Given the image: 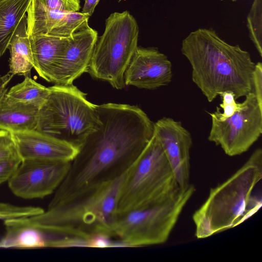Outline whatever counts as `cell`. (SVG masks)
<instances>
[{
  "label": "cell",
  "mask_w": 262,
  "mask_h": 262,
  "mask_svg": "<svg viewBox=\"0 0 262 262\" xmlns=\"http://www.w3.org/2000/svg\"><path fill=\"white\" fill-rule=\"evenodd\" d=\"M39 110L36 130L78 148L98 126L96 104L76 86L55 84Z\"/></svg>",
  "instance_id": "6"
},
{
  "label": "cell",
  "mask_w": 262,
  "mask_h": 262,
  "mask_svg": "<svg viewBox=\"0 0 262 262\" xmlns=\"http://www.w3.org/2000/svg\"><path fill=\"white\" fill-rule=\"evenodd\" d=\"M45 210L38 207L19 206L0 202V219L7 220L30 217L42 213Z\"/></svg>",
  "instance_id": "23"
},
{
  "label": "cell",
  "mask_w": 262,
  "mask_h": 262,
  "mask_svg": "<svg viewBox=\"0 0 262 262\" xmlns=\"http://www.w3.org/2000/svg\"><path fill=\"white\" fill-rule=\"evenodd\" d=\"M249 37L262 57V0H253L247 17Z\"/></svg>",
  "instance_id": "21"
},
{
  "label": "cell",
  "mask_w": 262,
  "mask_h": 262,
  "mask_svg": "<svg viewBox=\"0 0 262 262\" xmlns=\"http://www.w3.org/2000/svg\"><path fill=\"white\" fill-rule=\"evenodd\" d=\"M8 49L10 53L9 73L13 76L18 74L30 76L34 60L27 31L26 14L15 31Z\"/></svg>",
  "instance_id": "18"
},
{
  "label": "cell",
  "mask_w": 262,
  "mask_h": 262,
  "mask_svg": "<svg viewBox=\"0 0 262 262\" xmlns=\"http://www.w3.org/2000/svg\"><path fill=\"white\" fill-rule=\"evenodd\" d=\"M78 1H80V0H78Z\"/></svg>",
  "instance_id": "31"
},
{
  "label": "cell",
  "mask_w": 262,
  "mask_h": 262,
  "mask_svg": "<svg viewBox=\"0 0 262 262\" xmlns=\"http://www.w3.org/2000/svg\"><path fill=\"white\" fill-rule=\"evenodd\" d=\"M172 63L156 48L138 47L124 75L125 85L155 90L172 81Z\"/></svg>",
  "instance_id": "12"
},
{
  "label": "cell",
  "mask_w": 262,
  "mask_h": 262,
  "mask_svg": "<svg viewBox=\"0 0 262 262\" xmlns=\"http://www.w3.org/2000/svg\"><path fill=\"white\" fill-rule=\"evenodd\" d=\"M22 161L19 156L0 161V184L8 181Z\"/></svg>",
  "instance_id": "26"
},
{
  "label": "cell",
  "mask_w": 262,
  "mask_h": 262,
  "mask_svg": "<svg viewBox=\"0 0 262 262\" xmlns=\"http://www.w3.org/2000/svg\"><path fill=\"white\" fill-rule=\"evenodd\" d=\"M181 52L191 67V79L208 102L225 91L235 99L253 91L255 63L238 45L223 40L212 28H199L182 41Z\"/></svg>",
  "instance_id": "2"
},
{
  "label": "cell",
  "mask_w": 262,
  "mask_h": 262,
  "mask_svg": "<svg viewBox=\"0 0 262 262\" xmlns=\"http://www.w3.org/2000/svg\"><path fill=\"white\" fill-rule=\"evenodd\" d=\"M181 189L162 146L154 135L125 173L118 215L162 203L175 196Z\"/></svg>",
  "instance_id": "5"
},
{
  "label": "cell",
  "mask_w": 262,
  "mask_h": 262,
  "mask_svg": "<svg viewBox=\"0 0 262 262\" xmlns=\"http://www.w3.org/2000/svg\"><path fill=\"white\" fill-rule=\"evenodd\" d=\"M262 179V149H256L226 181L210 189L192 215L195 236L207 238L239 225L261 206V196L253 194Z\"/></svg>",
  "instance_id": "3"
},
{
  "label": "cell",
  "mask_w": 262,
  "mask_h": 262,
  "mask_svg": "<svg viewBox=\"0 0 262 262\" xmlns=\"http://www.w3.org/2000/svg\"><path fill=\"white\" fill-rule=\"evenodd\" d=\"M78 0H31L27 13L29 37L48 35L68 12H77Z\"/></svg>",
  "instance_id": "15"
},
{
  "label": "cell",
  "mask_w": 262,
  "mask_h": 262,
  "mask_svg": "<svg viewBox=\"0 0 262 262\" xmlns=\"http://www.w3.org/2000/svg\"><path fill=\"white\" fill-rule=\"evenodd\" d=\"M38 111L31 104L9 102L4 96L0 102V129L11 133L36 129Z\"/></svg>",
  "instance_id": "17"
},
{
  "label": "cell",
  "mask_w": 262,
  "mask_h": 262,
  "mask_svg": "<svg viewBox=\"0 0 262 262\" xmlns=\"http://www.w3.org/2000/svg\"><path fill=\"white\" fill-rule=\"evenodd\" d=\"M31 0H0V57L26 15Z\"/></svg>",
  "instance_id": "19"
},
{
  "label": "cell",
  "mask_w": 262,
  "mask_h": 262,
  "mask_svg": "<svg viewBox=\"0 0 262 262\" xmlns=\"http://www.w3.org/2000/svg\"><path fill=\"white\" fill-rule=\"evenodd\" d=\"M231 1H232L234 2V1H236V0H231Z\"/></svg>",
  "instance_id": "30"
},
{
  "label": "cell",
  "mask_w": 262,
  "mask_h": 262,
  "mask_svg": "<svg viewBox=\"0 0 262 262\" xmlns=\"http://www.w3.org/2000/svg\"><path fill=\"white\" fill-rule=\"evenodd\" d=\"M253 91L258 104L262 108V63L258 62L255 64L252 76Z\"/></svg>",
  "instance_id": "27"
},
{
  "label": "cell",
  "mask_w": 262,
  "mask_h": 262,
  "mask_svg": "<svg viewBox=\"0 0 262 262\" xmlns=\"http://www.w3.org/2000/svg\"><path fill=\"white\" fill-rule=\"evenodd\" d=\"M154 136L160 142L181 188L189 184L192 138L181 122L163 117L154 123Z\"/></svg>",
  "instance_id": "11"
},
{
  "label": "cell",
  "mask_w": 262,
  "mask_h": 262,
  "mask_svg": "<svg viewBox=\"0 0 262 262\" xmlns=\"http://www.w3.org/2000/svg\"><path fill=\"white\" fill-rule=\"evenodd\" d=\"M90 16L79 12H68L58 26L53 29L49 35L61 38L72 36L75 32L88 24Z\"/></svg>",
  "instance_id": "22"
},
{
  "label": "cell",
  "mask_w": 262,
  "mask_h": 262,
  "mask_svg": "<svg viewBox=\"0 0 262 262\" xmlns=\"http://www.w3.org/2000/svg\"><path fill=\"white\" fill-rule=\"evenodd\" d=\"M98 33L87 24L69 38L65 50L56 66L52 82L68 85L88 72Z\"/></svg>",
  "instance_id": "13"
},
{
  "label": "cell",
  "mask_w": 262,
  "mask_h": 262,
  "mask_svg": "<svg viewBox=\"0 0 262 262\" xmlns=\"http://www.w3.org/2000/svg\"><path fill=\"white\" fill-rule=\"evenodd\" d=\"M97 39L88 71L93 78L121 90L125 86V71L138 48L139 27L127 11L112 13Z\"/></svg>",
  "instance_id": "7"
},
{
  "label": "cell",
  "mask_w": 262,
  "mask_h": 262,
  "mask_svg": "<svg viewBox=\"0 0 262 262\" xmlns=\"http://www.w3.org/2000/svg\"><path fill=\"white\" fill-rule=\"evenodd\" d=\"M13 76L9 72L4 75H0V102L8 91L7 85Z\"/></svg>",
  "instance_id": "28"
},
{
  "label": "cell",
  "mask_w": 262,
  "mask_h": 262,
  "mask_svg": "<svg viewBox=\"0 0 262 262\" xmlns=\"http://www.w3.org/2000/svg\"><path fill=\"white\" fill-rule=\"evenodd\" d=\"M50 93V87H46L27 76L23 81L7 91L5 97L9 102L31 104L39 110L47 100Z\"/></svg>",
  "instance_id": "20"
},
{
  "label": "cell",
  "mask_w": 262,
  "mask_h": 262,
  "mask_svg": "<svg viewBox=\"0 0 262 262\" xmlns=\"http://www.w3.org/2000/svg\"><path fill=\"white\" fill-rule=\"evenodd\" d=\"M19 156L11 133L0 129V161Z\"/></svg>",
  "instance_id": "25"
},
{
  "label": "cell",
  "mask_w": 262,
  "mask_h": 262,
  "mask_svg": "<svg viewBox=\"0 0 262 262\" xmlns=\"http://www.w3.org/2000/svg\"><path fill=\"white\" fill-rule=\"evenodd\" d=\"M21 159L71 162L78 148L36 129L11 133Z\"/></svg>",
  "instance_id": "14"
},
{
  "label": "cell",
  "mask_w": 262,
  "mask_h": 262,
  "mask_svg": "<svg viewBox=\"0 0 262 262\" xmlns=\"http://www.w3.org/2000/svg\"><path fill=\"white\" fill-rule=\"evenodd\" d=\"M219 96L222 98V102L220 104V108L216 107V111L210 113L220 121H224L239 111L244 106V102H236L234 94L231 91L221 93Z\"/></svg>",
  "instance_id": "24"
},
{
  "label": "cell",
  "mask_w": 262,
  "mask_h": 262,
  "mask_svg": "<svg viewBox=\"0 0 262 262\" xmlns=\"http://www.w3.org/2000/svg\"><path fill=\"white\" fill-rule=\"evenodd\" d=\"M195 190L194 185L190 184L162 203L118 215L112 228V238L125 247L165 243Z\"/></svg>",
  "instance_id": "8"
},
{
  "label": "cell",
  "mask_w": 262,
  "mask_h": 262,
  "mask_svg": "<svg viewBox=\"0 0 262 262\" xmlns=\"http://www.w3.org/2000/svg\"><path fill=\"white\" fill-rule=\"evenodd\" d=\"M34 68L40 77L52 82L54 71L61 59L69 38L49 35L29 37Z\"/></svg>",
  "instance_id": "16"
},
{
  "label": "cell",
  "mask_w": 262,
  "mask_h": 262,
  "mask_svg": "<svg viewBox=\"0 0 262 262\" xmlns=\"http://www.w3.org/2000/svg\"><path fill=\"white\" fill-rule=\"evenodd\" d=\"M71 162L23 159L8 180L16 196L26 199L42 198L57 189L65 178Z\"/></svg>",
  "instance_id": "10"
},
{
  "label": "cell",
  "mask_w": 262,
  "mask_h": 262,
  "mask_svg": "<svg viewBox=\"0 0 262 262\" xmlns=\"http://www.w3.org/2000/svg\"><path fill=\"white\" fill-rule=\"evenodd\" d=\"M99 0H84V5L81 12L91 16Z\"/></svg>",
  "instance_id": "29"
},
{
  "label": "cell",
  "mask_w": 262,
  "mask_h": 262,
  "mask_svg": "<svg viewBox=\"0 0 262 262\" xmlns=\"http://www.w3.org/2000/svg\"><path fill=\"white\" fill-rule=\"evenodd\" d=\"M243 102L239 111L224 121L209 113L211 126L208 139L230 157L248 151L262 134V108L254 93L248 94Z\"/></svg>",
  "instance_id": "9"
},
{
  "label": "cell",
  "mask_w": 262,
  "mask_h": 262,
  "mask_svg": "<svg viewBox=\"0 0 262 262\" xmlns=\"http://www.w3.org/2000/svg\"><path fill=\"white\" fill-rule=\"evenodd\" d=\"M125 173L72 201L48 207L43 212L29 218L43 226L57 239H86L98 234L112 238V228L118 216V203Z\"/></svg>",
  "instance_id": "4"
},
{
  "label": "cell",
  "mask_w": 262,
  "mask_h": 262,
  "mask_svg": "<svg viewBox=\"0 0 262 262\" xmlns=\"http://www.w3.org/2000/svg\"><path fill=\"white\" fill-rule=\"evenodd\" d=\"M100 122L78 148L61 187L79 195L124 174L154 136V123L137 105H96Z\"/></svg>",
  "instance_id": "1"
}]
</instances>
